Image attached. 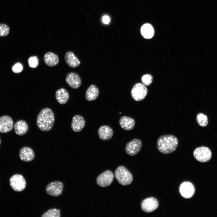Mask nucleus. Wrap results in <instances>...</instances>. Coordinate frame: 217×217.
<instances>
[{"label": "nucleus", "mask_w": 217, "mask_h": 217, "mask_svg": "<svg viewBox=\"0 0 217 217\" xmlns=\"http://www.w3.org/2000/svg\"><path fill=\"white\" fill-rule=\"evenodd\" d=\"M64 58L67 64L71 68H76L80 64V60L72 52H67L65 55Z\"/></svg>", "instance_id": "a211bd4d"}, {"label": "nucleus", "mask_w": 217, "mask_h": 217, "mask_svg": "<svg viewBox=\"0 0 217 217\" xmlns=\"http://www.w3.org/2000/svg\"><path fill=\"white\" fill-rule=\"evenodd\" d=\"M196 120L198 124L202 127H206L208 123L207 116L202 113H199L197 115Z\"/></svg>", "instance_id": "b1692460"}, {"label": "nucleus", "mask_w": 217, "mask_h": 217, "mask_svg": "<svg viewBox=\"0 0 217 217\" xmlns=\"http://www.w3.org/2000/svg\"><path fill=\"white\" fill-rule=\"evenodd\" d=\"M65 81L67 84L73 89L79 88L81 85V81L80 76L74 72H70L66 76Z\"/></svg>", "instance_id": "f8f14e48"}, {"label": "nucleus", "mask_w": 217, "mask_h": 217, "mask_svg": "<svg viewBox=\"0 0 217 217\" xmlns=\"http://www.w3.org/2000/svg\"><path fill=\"white\" fill-rule=\"evenodd\" d=\"M43 61L45 64L47 66L53 67L58 64L59 59L58 56L55 53L49 52L44 55Z\"/></svg>", "instance_id": "f3484780"}, {"label": "nucleus", "mask_w": 217, "mask_h": 217, "mask_svg": "<svg viewBox=\"0 0 217 217\" xmlns=\"http://www.w3.org/2000/svg\"><path fill=\"white\" fill-rule=\"evenodd\" d=\"M140 32L142 36L145 38L149 39L153 36L154 31L152 26L149 24H143L141 28Z\"/></svg>", "instance_id": "5701e85b"}, {"label": "nucleus", "mask_w": 217, "mask_h": 217, "mask_svg": "<svg viewBox=\"0 0 217 217\" xmlns=\"http://www.w3.org/2000/svg\"><path fill=\"white\" fill-rule=\"evenodd\" d=\"M14 129L15 133L19 135H23L26 134L28 129V125L24 121L20 120L14 124Z\"/></svg>", "instance_id": "aec40b11"}, {"label": "nucleus", "mask_w": 217, "mask_h": 217, "mask_svg": "<svg viewBox=\"0 0 217 217\" xmlns=\"http://www.w3.org/2000/svg\"><path fill=\"white\" fill-rule=\"evenodd\" d=\"M102 21L104 24H108L110 22V18L108 15H104L102 17Z\"/></svg>", "instance_id": "c756f323"}, {"label": "nucleus", "mask_w": 217, "mask_h": 217, "mask_svg": "<svg viewBox=\"0 0 217 217\" xmlns=\"http://www.w3.org/2000/svg\"><path fill=\"white\" fill-rule=\"evenodd\" d=\"M98 134L99 138L103 140H110L113 135V131L110 127L106 125L101 126L98 130Z\"/></svg>", "instance_id": "dca6fc26"}, {"label": "nucleus", "mask_w": 217, "mask_h": 217, "mask_svg": "<svg viewBox=\"0 0 217 217\" xmlns=\"http://www.w3.org/2000/svg\"><path fill=\"white\" fill-rule=\"evenodd\" d=\"M64 188L63 183L60 181L52 182L46 186V191L50 196L58 197L62 193Z\"/></svg>", "instance_id": "0eeeda50"}, {"label": "nucleus", "mask_w": 217, "mask_h": 217, "mask_svg": "<svg viewBox=\"0 0 217 217\" xmlns=\"http://www.w3.org/2000/svg\"><path fill=\"white\" fill-rule=\"evenodd\" d=\"M98 88L94 85L90 86L87 89L85 93V98L88 101H91L95 100L99 94Z\"/></svg>", "instance_id": "4be33fe9"}, {"label": "nucleus", "mask_w": 217, "mask_h": 217, "mask_svg": "<svg viewBox=\"0 0 217 217\" xmlns=\"http://www.w3.org/2000/svg\"><path fill=\"white\" fill-rule=\"evenodd\" d=\"M10 184L14 191L19 192L24 190L26 186V180L24 177L20 174H15L10 179Z\"/></svg>", "instance_id": "423d86ee"}, {"label": "nucleus", "mask_w": 217, "mask_h": 217, "mask_svg": "<svg viewBox=\"0 0 217 217\" xmlns=\"http://www.w3.org/2000/svg\"><path fill=\"white\" fill-rule=\"evenodd\" d=\"M28 62L30 67L32 68H35L39 65V59L36 56H32L29 58Z\"/></svg>", "instance_id": "a878e982"}, {"label": "nucleus", "mask_w": 217, "mask_h": 217, "mask_svg": "<svg viewBox=\"0 0 217 217\" xmlns=\"http://www.w3.org/2000/svg\"><path fill=\"white\" fill-rule=\"evenodd\" d=\"M23 68L22 64L20 63H17L12 67V70L13 72L15 73H19L23 70Z\"/></svg>", "instance_id": "c85d7f7f"}, {"label": "nucleus", "mask_w": 217, "mask_h": 217, "mask_svg": "<svg viewBox=\"0 0 217 217\" xmlns=\"http://www.w3.org/2000/svg\"><path fill=\"white\" fill-rule=\"evenodd\" d=\"M13 121L9 116L4 115L0 117V132L6 133L12 129Z\"/></svg>", "instance_id": "ddd939ff"}, {"label": "nucleus", "mask_w": 217, "mask_h": 217, "mask_svg": "<svg viewBox=\"0 0 217 217\" xmlns=\"http://www.w3.org/2000/svg\"><path fill=\"white\" fill-rule=\"evenodd\" d=\"M85 124V121L83 117L79 115H76L72 118L71 128L74 132H79L83 129Z\"/></svg>", "instance_id": "4468645a"}, {"label": "nucleus", "mask_w": 217, "mask_h": 217, "mask_svg": "<svg viewBox=\"0 0 217 217\" xmlns=\"http://www.w3.org/2000/svg\"><path fill=\"white\" fill-rule=\"evenodd\" d=\"M141 80L143 84L145 86H149L152 83L153 77L150 74H146L143 75L141 78Z\"/></svg>", "instance_id": "cd10ccee"}, {"label": "nucleus", "mask_w": 217, "mask_h": 217, "mask_svg": "<svg viewBox=\"0 0 217 217\" xmlns=\"http://www.w3.org/2000/svg\"><path fill=\"white\" fill-rule=\"evenodd\" d=\"M195 188L194 185L190 182L184 181L182 183L179 187V192L184 198L189 199L194 195Z\"/></svg>", "instance_id": "9d476101"}, {"label": "nucleus", "mask_w": 217, "mask_h": 217, "mask_svg": "<svg viewBox=\"0 0 217 217\" xmlns=\"http://www.w3.org/2000/svg\"><path fill=\"white\" fill-rule=\"evenodd\" d=\"M19 156L21 160L29 162L34 159L35 155L32 149L29 147L25 146L22 148L20 150Z\"/></svg>", "instance_id": "2eb2a0df"}, {"label": "nucleus", "mask_w": 217, "mask_h": 217, "mask_svg": "<svg viewBox=\"0 0 217 217\" xmlns=\"http://www.w3.org/2000/svg\"><path fill=\"white\" fill-rule=\"evenodd\" d=\"M0 144H1V140H0Z\"/></svg>", "instance_id": "7c9ffc66"}, {"label": "nucleus", "mask_w": 217, "mask_h": 217, "mask_svg": "<svg viewBox=\"0 0 217 217\" xmlns=\"http://www.w3.org/2000/svg\"><path fill=\"white\" fill-rule=\"evenodd\" d=\"M60 210L55 208L49 209L41 216L42 217H60Z\"/></svg>", "instance_id": "393cba45"}, {"label": "nucleus", "mask_w": 217, "mask_h": 217, "mask_svg": "<svg viewBox=\"0 0 217 217\" xmlns=\"http://www.w3.org/2000/svg\"><path fill=\"white\" fill-rule=\"evenodd\" d=\"M115 176L118 182L123 186L128 185L133 181V177L130 171L123 166L118 167L115 172Z\"/></svg>", "instance_id": "7ed1b4c3"}, {"label": "nucleus", "mask_w": 217, "mask_h": 217, "mask_svg": "<svg viewBox=\"0 0 217 217\" xmlns=\"http://www.w3.org/2000/svg\"><path fill=\"white\" fill-rule=\"evenodd\" d=\"M55 116L52 110L48 108L42 109L38 114L36 122L39 128L43 131H48L52 128Z\"/></svg>", "instance_id": "f257e3e1"}, {"label": "nucleus", "mask_w": 217, "mask_h": 217, "mask_svg": "<svg viewBox=\"0 0 217 217\" xmlns=\"http://www.w3.org/2000/svg\"><path fill=\"white\" fill-rule=\"evenodd\" d=\"M157 146L159 150L164 154L173 152L176 149L178 144L177 138L172 135H165L159 137L157 141Z\"/></svg>", "instance_id": "f03ea898"}, {"label": "nucleus", "mask_w": 217, "mask_h": 217, "mask_svg": "<svg viewBox=\"0 0 217 217\" xmlns=\"http://www.w3.org/2000/svg\"><path fill=\"white\" fill-rule=\"evenodd\" d=\"M55 98L58 102L61 104H65L69 98L68 91L63 88L58 90L55 93Z\"/></svg>", "instance_id": "412c9836"}, {"label": "nucleus", "mask_w": 217, "mask_h": 217, "mask_svg": "<svg viewBox=\"0 0 217 217\" xmlns=\"http://www.w3.org/2000/svg\"><path fill=\"white\" fill-rule=\"evenodd\" d=\"M148 90L146 86L143 83H138L133 87L131 92L132 97L137 101L143 99L147 94Z\"/></svg>", "instance_id": "20e7f679"}, {"label": "nucleus", "mask_w": 217, "mask_h": 217, "mask_svg": "<svg viewBox=\"0 0 217 217\" xmlns=\"http://www.w3.org/2000/svg\"><path fill=\"white\" fill-rule=\"evenodd\" d=\"M142 146L141 141L137 139H135L128 142L125 147L126 153L131 156L136 155L140 151Z\"/></svg>", "instance_id": "9b49d317"}, {"label": "nucleus", "mask_w": 217, "mask_h": 217, "mask_svg": "<svg viewBox=\"0 0 217 217\" xmlns=\"http://www.w3.org/2000/svg\"><path fill=\"white\" fill-rule=\"evenodd\" d=\"M10 32L8 26L5 24H0V37L7 36Z\"/></svg>", "instance_id": "bb28decb"}, {"label": "nucleus", "mask_w": 217, "mask_h": 217, "mask_svg": "<svg viewBox=\"0 0 217 217\" xmlns=\"http://www.w3.org/2000/svg\"><path fill=\"white\" fill-rule=\"evenodd\" d=\"M193 155L198 161L205 162L209 161L212 157V152L207 147L201 146L196 148L194 151Z\"/></svg>", "instance_id": "39448f33"}, {"label": "nucleus", "mask_w": 217, "mask_h": 217, "mask_svg": "<svg viewBox=\"0 0 217 217\" xmlns=\"http://www.w3.org/2000/svg\"><path fill=\"white\" fill-rule=\"evenodd\" d=\"M159 206L158 200L155 197H150L142 201L141 206L142 210L146 213L152 212L157 209Z\"/></svg>", "instance_id": "1a4fd4ad"}, {"label": "nucleus", "mask_w": 217, "mask_h": 217, "mask_svg": "<svg viewBox=\"0 0 217 217\" xmlns=\"http://www.w3.org/2000/svg\"><path fill=\"white\" fill-rule=\"evenodd\" d=\"M119 123L121 127L126 131L132 129L135 124V121L133 118L126 116H123L120 118Z\"/></svg>", "instance_id": "6ab92c4d"}, {"label": "nucleus", "mask_w": 217, "mask_h": 217, "mask_svg": "<svg viewBox=\"0 0 217 217\" xmlns=\"http://www.w3.org/2000/svg\"><path fill=\"white\" fill-rule=\"evenodd\" d=\"M114 178V175L113 172L108 170L102 173L97 177L96 182L101 187H106L112 184Z\"/></svg>", "instance_id": "6e6552de"}]
</instances>
